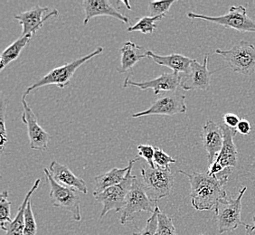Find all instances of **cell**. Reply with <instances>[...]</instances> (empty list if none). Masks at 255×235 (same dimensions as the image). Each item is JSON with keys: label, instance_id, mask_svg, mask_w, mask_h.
<instances>
[{"label": "cell", "instance_id": "obj_19", "mask_svg": "<svg viewBox=\"0 0 255 235\" xmlns=\"http://www.w3.org/2000/svg\"><path fill=\"white\" fill-rule=\"evenodd\" d=\"M137 161H138L137 157L130 159L127 167L124 168L113 167L112 170L96 176L94 178L95 186H94V196L106 190L109 187L121 184L125 179V177L128 175V172L133 168L134 164Z\"/></svg>", "mask_w": 255, "mask_h": 235}, {"label": "cell", "instance_id": "obj_37", "mask_svg": "<svg viewBox=\"0 0 255 235\" xmlns=\"http://www.w3.org/2000/svg\"><path fill=\"white\" fill-rule=\"evenodd\" d=\"M253 222H254V224H255V216L253 218Z\"/></svg>", "mask_w": 255, "mask_h": 235}, {"label": "cell", "instance_id": "obj_16", "mask_svg": "<svg viewBox=\"0 0 255 235\" xmlns=\"http://www.w3.org/2000/svg\"><path fill=\"white\" fill-rule=\"evenodd\" d=\"M202 143L208 157V164L211 165L221 151L224 144V133L221 125L213 120H207L201 133Z\"/></svg>", "mask_w": 255, "mask_h": 235}, {"label": "cell", "instance_id": "obj_39", "mask_svg": "<svg viewBox=\"0 0 255 235\" xmlns=\"http://www.w3.org/2000/svg\"></svg>", "mask_w": 255, "mask_h": 235}, {"label": "cell", "instance_id": "obj_32", "mask_svg": "<svg viewBox=\"0 0 255 235\" xmlns=\"http://www.w3.org/2000/svg\"><path fill=\"white\" fill-rule=\"evenodd\" d=\"M138 157H142L147 161L148 166L155 168L156 165L154 163V155H155V147L150 145H144L140 144L137 147Z\"/></svg>", "mask_w": 255, "mask_h": 235}, {"label": "cell", "instance_id": "obj_4", "mask_svg": "<svg viewBox=\"0 0 255 235\" xmlns=\"http://www.w3.org/2000/svg\"><path fill=\"white\" fill-rule=\"evenodd\" d=\"M141 177L147 196L153 202L157 203L170 195L175 182V175L172 173L170 167L166 169L142 167Z\"/></svg>", "mask_w": 255, "mask_h": 235}, {"label": "cell", "instance_id": "obj_5", "mask_svg": "<svg viewBox=\"0 0 255 235\" xmlns=\"http://www.w3.org/2000/svg\"><path fill=\"white\" fill-rule=\"evenodd\" d=\"M235 73L251 75L255 72V47L247 41H240L228 50L216 49Z\"/></svg>", "mask_w": 255, "mask_h": 235}, {"label": "cell", "instance_id": "obj_3", "mask_svg": "<svg viewBox=\"0 0 255 235\" xmlns=\"http://www.w3.org/2000/svg\"><path fill=\"white\" fill-rule=\"evenodd\" d=\"M247 190L244 186L236 198L227 196L218 202L215 208L216 220L219 234L223 235L227 232L236 231L239 226H246L241 219L242 200Z\"/></svg>", "mask_w": 255, "mask_h": 235}, {"label": "cell", "instance_id": "obj_9", "mask_svg": "<svg viewBox=\"0 0 255 235\" xmlns=\"http://www.w3.org/2000/svg\"><path fill=\"white\" fill-rule=\"evenodd\" d=\"M131 170L132 168L128 172L125 179L121 184L109 187L102 193L94 195L95 200L101 203L103 206L100 216L101 218H103L110 211L114 210L119 213L123 210L135 177V176H133Z\"/></svg>", "mask_w": 255, "mask_h": 235}, {"label": "cell", "instance_id": "obj_20", "mask_svg": "<svg viewBox=\"0 0 255 235\" xmlns=\"http://www.w3.org/2000/svg\"><path fill=\"white\" fill-rule=\"evenodd\" d=\"M147 57L152 59L156 64L160 66H166L171 69L174 73L186 74L189 72L194 59L189 58L180 54H172L169 55H159L153 53L151 50H147Z\"/></svg>", "mask_w": 255, "mask_h": 235}, {"label": "cell", "instance_id": "obj_13", "mask_svg": "<svg viewBox=\"0 0 255 235\" xmlns=\"http://www.w3.org/2000/svg\"><path fill=\"white\" fill-rule=\"evenodd\" d=\"M208 54L204 63L199 64L194 59L189 72L182 75L181 89L184 91H207L211 85L212 75L215 72L208 70Z\"/></svg>", "mask_w": 255, "mask_h": 235}, {"label": "cell", "instance_id": "obj_22", "mask_svg": "<svg viewBox=\"0 0 255 235\" xmlns=\"http://www.w3.org/2000/svg\"><path fill=\"white\" fill-rule=\"evenodd\" d=\"M41 179L38 178L34 181V185L32 186V188L30 189L29 192L26 194L24 201L22 203V205L18 208V211L16 213L15 219L12 221V223L6 224L5 227L2 229L5 231V235H24V229H25V209L26 206L28 205L30 200H31V196L36 191V189L38 188L40 185Z\"/></svg>", "mask_w": 255, "mask_h": 235}, {"label": "cell", "instance_id": "obj_11", "mask_svg": "<svg viewBox=\"0 0 255 235\" xmlns=\"http://www.w3.org/2000/svg\"><path fill=\"white\" fill-rule=\"evenodd\" d=\"M221 126L224 133V144L216 160L208 167L207 173L212 176H217L228 168L234 169L238 162V151L234 142V137L238 132L236 129L226 127V125Z\"/></svg>", "mask_w": 255, "mask_h": 235}, {"label": "cell", "instance_id": "obj_14", "mask_svg": "<svg viewBox=\"0 0 255 235\" xmlns=\"http://www.w3.org/2000/svg\"><path fill=\"white\" fill-rule=\"evenodd\" d=\"M182 75L177 73H164L157 78L146 81V82H134L129 76L124 80L123 87L127 88L128 86H134L137 88L146 91L153 90L154 94L157 95L161 92H175L181 87Z\"/></svg>", "mask_w": 255, "mask_h": 235}, {"label": "cell", "instance_id": "obj_30", "mask_svg": "<svg viewBox=\"0 0 255 235\" xmlns=\"http://www.w3.org/2000/svg\"><path fill=\"white\" fill-rule=\"evenodd\" d=\"M159 212H160L159 206H157L155 212L153 213L151 217H149V219L147 221L146 226L143 228L142 230L136 232L132 235H156V234H157V225H158L157 216H158Z\"/></svg>", "mask_w": 255, "mask_h": 235}, {"label": "cell", "instance_id": "obj_34", "mask_svg": "<svg viewBox=\"0 0 255 235\" xmlns=\"http://www.w3.org/2000/svg\"><path fill=\"white\" fill-rule=\"evenodd\" d=\"M236 130H237V132L241 133L242 135H245V136L250 134L251 130H252L251 123L247 119L242 118L238 126L236 127Z\"/></svg>", "mask_w": 255, "mask_h": 235}, {"label": "cell", "instance_id": "obj_17", "mask_svg": "<svg viewBox=\"0 0 255 235\" xmlns=\"http://www.w3.org/2000/svg\"><path fill=\"white\" fill-rule=\"evenodd\" d=\"M84 17V25L88 24L89 21L96 16H111L120 20L124 24L128 23V18L126 15L120 13L113 5L112 1L108 0H84L83 1Z\"/></svg>", "mask_w": 255, "mask_h": 235}, {"label": "cell", "instance_id": "obj_6", "mask_svg": "<svg viewBox=\"0 0 255 235\" xmlns=\"http://www.w3.org/2000/svg\"><path fill=\"white\" fill-rule=\"evenodd\" d=\"M187 16L191 19L206 20L214 24L223 25L226 28H232L240 32L255 33V21L250 18L247 14V10L243 5L231 6L228 13L220 16L200 15L194 12H189Z\"/></svg>", "mask_w": 255, "mask_h": 235}, {"label": "cell", "instance_id": "obj_35", "mask_svg": "<svg viewBox=\"0 0 255 235\" xmlns=\"http://www.w3.org/2000/svg\"><path fill=\"white\" fill-rule=\"evenodd\" d=\"M246 235H255V224L254 226H249V225H246Z\"/></svg>", "mask_w": 255, "mask_h": 235}, {"label": "cell", "instance_id": "obj_27", "mask_svg": "<svg viewBox=\"0 0 255 235\" xmlns=\"http://www.w3.org/2000/svg\"><path fill=\"white\" fill-rule=\"evenodd\" d=\"M7 103H5L4 95L2 93L1 107H0V153L2 154L5 150V144L8 142L7 132L5 128V114H6Z\"/></svg>", "mask_w": 255, "mask_h": 235}, {"label": "cell", "instance_id": "obj_12", "mask_svg": "<svg viewBox=\"0 0 255 235\" xmlns=\"http://www.w3.org/2000/svg\"><path fill=\"white\" fill-rule=\"evenodd\" d=\"M25 98L26 95L24 94L21 99L23 105V114L21 118L27 127L30 148L33 150L44 151L48 147L51 136L38 124L36 116L28 103H26Z\"/></svg>", "mask_w": 255, "mask_h": 235}, {"label": "cell", "instance_id": "obj_28", "mask_svg": "<svg viewBox=\"0 0 255 235\" xmlns=\"http://www.w3.org/2000/svg\"><path fill=\"white\" fill-rule=\"evenodd\" d=\"M175 2L176 0L150 1L148 3V10L150 16H165Z\"/></svg>", "mask_w": 255, "mask_h": 235}, {"label": "cell", "instance_id": "obj_2", "mask_svg": "<svg viewBox=\"0 0 255 235\" xmlns=\"http://www.w3.org/2000/svg\"><path fill=\"white\" fill-rule=\"evenodd\" d=\"M103 46H99L96 49L93 51L91 54L76 59V60H74L69 64H64L63 66H59V67L53 69L52 71H50L48 74H45L44 77H42L36 83H34L33 85H31L28 88L26 89V91H25L24 94L27 96V94L30 92L34 91L35 89L47 86V85H56L61 89L67 87L71 83V80L73 78L76 70L80 68L86 62H88L90 60L94 59V57L103 54Z\"/></svg>", "mask_w": 255, "mask_h": 235}, {"label": "cell", "instance_id": "obj_10", "mask_svg": "<svg viewBox=\"0 0 255 235\" xmlns=\"http://www.w3.org/2000/svg\"><path fill=\"white\" fill-rule=\"evenodd\" d=\"M186 95L180 90L165 93L157 99L146 111L134 113L132 118L145 117L152 115L174 116L187 113Z\"/></svg>", "mask_w": 255, "mask_h": 235}, {"label": "cell", "instance_id": "obj_25", "mask_svg": "<svg viewBox=\"0 0 255 235\" xmlns=\"http://www.w3.org/2000/svg\"><path fill=\"white\" fill-rule=\"evenodd\" d=\"M11 216V202L8 200V191L5 190L0 195V226L1 229L5 227L6 224L12 223Z\"/></svg>", "mask_w": 255, "mask_h": 235}, {"label": "cell", "instance_id": "obj_21", "mask_svg": "<svg viewBox=\"0 0 255 235\" xmlns=\"http://www.w3.org/2000/svg\"><path fill=\"white\" fill-rule=\"evenodd\" d=\"M146 52L147 50L144 49L140 45L129 41L126 42L121 49V64L117 71L123 74L131 70L140 60L147 57Z\"/></svg>", "mask_w": 255, "mask_h": 235}, {"label": "cell", "instance_id": "obj_33", "mask_svg": "<svg viewBox=\"0 0 255 235\" xmlns=\"http://www.w3.org/2000/svg\"><path fill=\"white\" fill-rule=\"evenodd\" d=\"M223 119H224V123L226 127H230L233 129H236V127L241 120L239 117L234 113H227L226 115H224Z\"/></svg>", "mask_w": 255, "mask_h": 235}, {"label": "cell", "instance_id": "obj_26", "mask_svg": "<svg viewBox=\"0 0 255 235\" xmlns=\"http://www.w3.org/2000/svg\"><path fill=\"white\" fill-rule=\"evenodd\" d=\"M157 221L158 225L156 235H177V230L171 218L166 214L162 213L161 211L158 214Z\"/></svg>", "mask_w": 255, "mask_h": 235}, {"label": "cell", "instance_id": "obj_23", "mask_svg": "<svg viewBox=\"0 0 255 235\" xmlns=\"http://www.w3.org/2000/svg\"><path fill=\"white\" fill-rule=\"evenodd\" d=\"M31 36H20L14 43L7 46L0 57V71H3L5 67L19 57L21 52L28 44Z\"/></svg>", "mask_w": 255, "mask_h": 235}, {"label": "cell", "instance_id": "obj_36", "mask_svg": "<svg viewBox=\"0 0 255 235\" xmlns=\"http://www.w3.org/2000/svg\"><path fill=\"white\" fill-rule=\"evenodd\" d=\"M123 4L124 5H127V8L128 10L131 9V6L129 5V3H128V1H123Z\"/></svg>", "mask_w": 255, "mask_h": 235}, {"label": "cell", "instance_id": "obj_8", "mask_svg": "<svg viewBox=\"0 0 255 235\" xmlns=\"http://www.w3.org/2000/svg\"><path fill=\"white\" fill-rule=\"evenodd\" d=\"M44 173L49 182V196L53 202V206L54 207L63 208L64 210L69 212L72 215L73 220L75 222H80L82 220L80 207L81 200L75 193L76 190L60 185L59 183L55 181L53 176H51L47 168H44Z\"/></svg>", "mask_w": 255, "mask_h": 235}, {"label": "cell", "instance_id": "obj_24", "mask_svg": "<svg viewBox=\"0 0 255 235\" xmlns=\"http://www.w3.org/2000/svg\"><path fill=\"white\" fill-rule=\"evenodd\" d=\"M164 16H144L132 26L128 28V32H141L142 34H152L157 28L156 22L161 20Z\"/></svg>", "mask_w": 255, "mask_h": 235}, {"label": "cell", "instance_id": "obj_31", "mask_svg": "<svg viewBox=\"0 0 255 235\" xmlns=\"http://www.w3.org/2000/svg\"><path fill=\"white\" fill-rule=\"evenodd\" d=\"M177 160L175 158L167 155L166 152L164 151L159 147H155V155H154V163L157 167L166 169L169 167L170 164L176 163Z\"/></svg>", "mask_w": 255, "mask_h": 235}, {"label": "cell", "instance_id": "obj_38", "mask_svg": "<svg viewBox=\"0 0 255 235\" xmlns=\"http://www.w3.org/2000/svg\"></svg>", "mask_w": 255, "mask_h": 235}, {"label": "cell", "instance_id": "obj_1", "mask_svg": "<svg viewBox=\"0 0 255 235\" xmlns=\"http://www.w3.org/2000/svg\"><path fill=\"white\" fill-rule=\"evenodd\" d=\"M178 173L184 174L189 179L191 186L190 197L192 206L196 210L215 209L218 202L227 197L225 186L228 179L212 176L207 172H194L188 174L187 172L179 170Z\"/></svg>", "mask_w": 255, "mask_h": 235}, {"label": "cell", "instance_id": "obj_15", "mask_svg": "<svg viewBox=\"0 0 255 235\" xmlns=\"http://www.w3.org/2000/svg\"><path fill=\"white\" fill-rule=\"evenodd\" d=\"M49 10L47 6L35 5L33 8L22 12L18 15H15L14 18L19 22L22 25V36H33L38 30L41 29L44 25V22L51 16L59 15V11L54 9L51 13L44 16L45 12Z\"/></svg>", "mask_w": 255, "mask_h": 235}, {"label": "cell", "instance_id": "obj_29", "mask_svg": "<svg viewBox=\"0 0 255 235\" xmlns=\"http://www.w3.org/2000/svg\"><path fill=\"white\" fill-rule=\"evenodd\" d=\"M36 232H37V226H36L35 217L32 210L31 200H30L25 209L24 235H36Z\"/></svg>", "mask_w": 255, "mask_h": 235}, {"label": "cell", "instance_id": "obj_18", "mask_svg": "<svg viewBox=\"0 0 255 235\" xmlns=\"http://www.w3.org/2000/svg\"><path fill=\"white\" fill-rule=\"evenodd\" d=\"M49 172L55 181L62 186H67L84 195L88 194V187L83 178L75 176L68 167L59 162L54 161L50 164Z\"/></svg>", "mask_w": 255, "mask_h": 235}, {"label": "cell", "instance_id": "obj_7", "mask_svg": "<svg viewBox=\"0 0 255 235\" xmlns=\"http://www.w3.org/2000/svg\"><path fill=\"white\" fill-rule=\"evenodd\" d=\"M157 206V203L153 202L147 196L142 182L139 181L135 176L132 186L127 196L126 204L121 212V224L126 225L128 222L132 220L136 214L140 212L153 214Z\"/></svg>", "mask_w": 255, "mask_h": 235}]
</instances>
